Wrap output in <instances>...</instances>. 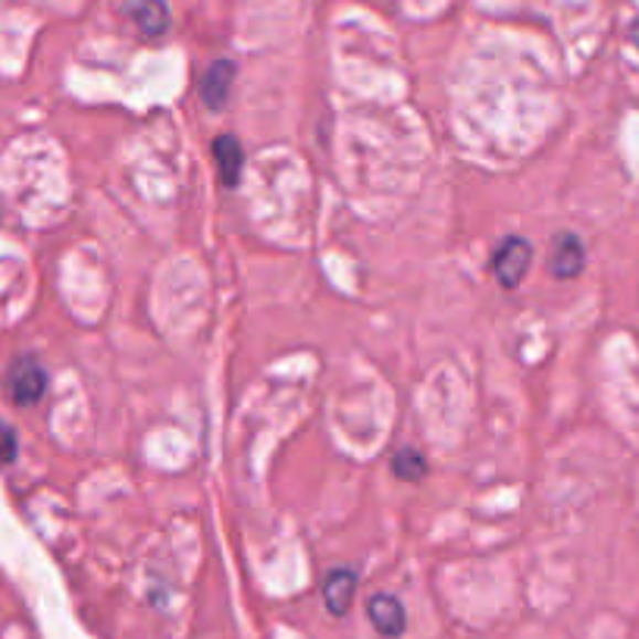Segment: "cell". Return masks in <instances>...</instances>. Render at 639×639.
<instances>
[{"mask_svg": "<svg viewBox=\"0 0 639 639\" xmlns=\"http://www.w3.org/2000/svg\"><path fill=\"white\" fill-rule=\"evenodd\" d=\"M129 17L136 20L138 32L148 39H160L170 29V7L167 0H132Z\"/></svg>", "mask_w": 639, "mask_h": 639, "instance_id": "obj_7", "label": "cell"}, {"mask_svg": "<svg viewBox=\"0 0 639 639\" xmlns=\"http://www.w3.org/2000/svg\"><path fill=\"white\" fill-rule=\"evenodd\" d=\"M233 78H235V66L230 60H216L211 63V70L204 73L201 78V97H204V104L207 107H223L226 104V97H230V88H233Z\"/></svg>", "mask_w": 639, "mask_h": 639, "instance_id": "obj_8", "label": "cell"}, {"mask_svg": "<svg viewBox=\"0 0 639 639\" xmlns=\"http://www.w3.org/2000/svg\"><path fill=\"white\" fill-rule=\"evenodd\" d=\"M0 213H3V211H0Z\"/></svg>", "mask_w": 639, "mask_h": 639, "instance_id": "obj_12", "label": "cell"}, {"mask_svg": "<svg viewBox=\"0 0 639 639\" xmlns=\"http://www.w3.org/2000/svg\"><path fill=\"white\" fill-rule=\"evenodd\" d=\"M368 620L380 637L398 639L407 630V611L398 596L392 593H376L368 601Z\"/></svg>", "mask_w": 639, "mask_h": 639, "instance_id": "obj_3", "label": "cell"}, {"mask_svg": "<svg viewBox=\"0 0 639 639\" xmlns=\"http://www.w3.org/2000/svg\"><path fill=\"white\" fill-rule=\"evenodd\" d=\"M530 264H533V245H530V238H523V235H508V238H502V242L496 245L492 257H489V270H492V276L502 283L504 289L521 286L523 276L530 270Z\"/></svg>", "mask_w": 639, "mask_h": 639, "instance_id": "obj_1", "label": "cell"}, {"mask_svg": "<svg viewBox=\"0 0 639 639\" xmlns=\"http://www.w3.org/2000/svg\"><path fill=\"white\" fill-rule=\"evenodd\" d=\"M17 451H20V439H17V429L0 420V465H13L17 461Z\"/></svg>", "mask_w": 639, "mask_h": 639, "instance_id": "obj_10", "label": "cell"}, {"mask_svg": "<svg viewBox=\"0 0 639 639\" xmlns=\"http://www.w3.org/2000/svg\"><path fill=\"white\" fill-rule=\"evenodd\" d=\"M358 593V574L351 567H336L323 581V601L332 618H345Z\"/></svg>", "mask_w": 639, "mask_h": 639, "instance_id": "obj_5", "label": "cell"}, {"mask_svg": "<svg viewBox=\"0 0 639 639\" xmlns=\"http://www.w3.org/2000/svg\"><path fill=\"white\" fill-rule=\"evenodd\" d=\"M392 473H395L398 480L414 483V480H420L426 473V458L417 448H402V451L392 455Z\"/></svg>", "mask_w": 639, "mask_h": 639, "instance_id": "obj_9", "label": "cell"}, {"mask_svg": "<svg viewBox=\"0 0 639 639\" xmlns=\"http://www.w3.org/2000/svg\"><path fill=\"white\" fill-rule=\"evenodd\" d=\"M630 39H633V44L639 47V20L633 22V29H630Z\"/></svg>", "mask_w": 639, "mask_h": 639, "instance_id": "obj_11", "label": "cell"}, {"mask_svg": "<svg viewBox=\"0 0 639 639\" xmlns=\"http://www.w3.org/2000/svg\"><path fill=\"white\" fill-rule=\"evenodd\" d=\"M586 267V248L581 235L558 233L552 238V254H549V270L555 279H577Z\"/></svg>", "mask_w": 639, "mask_h": 639, "instance_id": "obj_4", "label": "cell"}, {"mask_svg": "<svg viewBox=\"0 0 639 639\" xmlns=\"http://www.w3.org/2000/svg\"><path fill=\"white\" fill-rule=\"evenodd\" d=\"M213 157H216L220 182H223L226 189H235L238 179H242V170H245V151H242L238 138L235 136L213 138Z\"/></svg>", "mask_w": 639, "mask_h": 639, "instance_id": "obj_6", "label": "cell"}, {"mask_svg": "<svg viewBox=\"0 0 639 639\" xmlns=\"http://www.w3.org/2000/svg\"><path fill=\"white\" fill-rule=\"evenodd\" d=\"M7 388H10V398L20 407L39 405L47 388V373L35 358H20L7 370Z\"/></svg>", "mask_w": 639, "mask_h": 639, "instance_id": "obj_2", "label": "cell"}]
</instances>
